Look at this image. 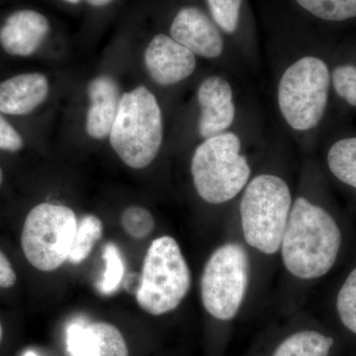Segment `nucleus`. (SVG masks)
<instances>
[{
  "mask_svg": "<svg viewBox=\"0 0 356 356\" xmlns=\"http://www.w3.org/2000/svg\"><path fill=\"white\" fill-rule=\"evenodd\" d=\"M2 182H3V172H2L1 166H0V186H1Z\"/></svg>",
  "mask_w": 356,
  "mask_h": 356,
  "instance_id": "nucleus-29",
  "label": "nucleus"
},
{
  "mask_svg": "<svg viewBox=\"0 0 356 356\" xmlns=\"http://www.w3.org/2000/svg\"><path fill=\"white\" fill-rule=\"evenodd\" d=\"M3 325H2L1 321H0V343H1L2 339H3Z\"/></svg>",
  "mask_w": 356,
  "mask_h": 356,
  "instance_id": "nucleus-28",
  "label": "nucleus"
},
{
  "mask_svg": "<svg viewBox=\"0 0 356 356\" xmlns=\"http://www.w3.org/2000/svg\"><path fill=\"white\" fill-rule=\"evenodd\" d=\"M121 224L129 236L140 240L151 235L156 222L153 215L146 208L130 206L122 213Z\"/></svg>",
  "mask_w": 356,
  "mask_h": 356,
  "instance_id": "nucleus-22",
  "label": "nucleus"
},
{
  "mask_svg": "<svg viewBox=\"0 0 356 356\" xmlns=\"http://www.w3.org/2000/svg\"><path fill=\"white\" fill-rule=\"evenodd\" d=\"M341 245L334 218L320 206L297 198L281 241L283 264L300 280H316L331 270Z\"/></svg>",
  "mask_w": 356,
  "mask_h": 356,
  "instance_id": "nucleus-1",
  "label": "nucleus"
},
{
  "mask_svg": "<svg viewBox=\"0 0 356 356\" xmlns=\"http://www.w3.org/2000/svg\"><path fill=\"white\" fill-rule=\"evenodd\" d=\"M191 173L196 191L206 202L222 204L235 198L250 177L238 136L224 132L204 140L192 156Z\"/></svg>",
  "mask_w": 356,
  "mask_h": 356,
  "instance_id": "nucleus-4",
  "label": "nucleus"
},
{
  "mask_svg": "<svg viewBox=\"0 0 356 356\" xmlns=\"http://www.w3.org/2000/svg\"><path fill=\"white\" fill-rule=\"evenodd\" d=\"M337 309L344 327L356 334V268L351 271L339 290Z\"/></svg>",
  "mask_w": 356,
  "mask_h": 356,
  "instance_id": "nucleus-21",
  "label": "nucleus"
},
{
  "mask_svg": "<svg viewBox=\"0 0 356 356\" xmlns=\"http://www.w3.org/2000/svg\"><path fill=\"white\" fill-rule=\"evenodd\" d=\"M332 83L337 95L351 106L356 107V67L339 65L332 72Z\"/></svg>",
  "mask_w": 356,
  "mask_h": 356,
  "instance_id": "nucleus-24",
  "label": "nucleus"
},
{
  "mask_svg": "<svg viewBox=\"0 0 356 356\" xmlns=\"http://www.w3.org/2000/svg\"><path fill=\"white\" fill-rule=\"evenodd\" d=\"M327 165L337 179L356 189V137L334 143L327 154Z\"/></svg>",
  "mask_w": 356,
  "mask_h": 356,
  "instance_id": "nucleus-17",
  "label": "nucleus"
},
{
  "mask_svg": "<svg viewBox=\"0 0 356 356\" xmlns=\"http://www.w3.org/2000/svg\"><path fill=\"white\" fill-rule=\"evenodd\" d=\"M17 281V275L8 257L0 250V288L13 287Z\"/></svg>",
  "mask_w": 356,
  "mask_h": 356,
  "instance_id": "nucleus-26",
  "label": "nucleus"
},
{
  "mask_svg": "<svg viewBox=\"0 0 356 356\" xmlns=\"http://www.w3.org/2000/svg\"><path fill=\"white\" fill-rule=\"evenodd\" d=\"M91 6L102 7L106 6L113 2L114 0H86Z\"/></svg>",
  "mask_w": 356,
  "mask_h": 356,
  "instance_id": "nucleus-27",
  "label": "nucleus"
},
{
  "mask_svg": "<svg viewBox=\"0 0 356 356\" xmlns=\"http://www.w3.org/2000/svg\"><path fill=\"white\" fill-rule=\"evenodd\" d=\"M64 1L69 2V3L72 4H76L79 3V2L81 1V0H64Z\"/></svg>",
  "mask_w": 356,
  "mask_h": 356,
  "instance_id": "nucleus-30",
  "label": "nucleus"
},
{
  "mask_svg": "<svg viewBox=\"0 0 356 356\" xmlns=\"http://www.w3.org/2000/svg\"><path fill=\"white\" fill-rule=\"evenodd\" d=\"M50 23L43 14L30 9L11 13L0 28V44L7 54L30 57L48 36Z\"/></svg>",
  "mask_w": 356,
  "mask_h": 356,
  "instance_id": "nucleus-13",
  "label": "nucleus"
},
{
  "mask_svg": "<svg viewBox=\"0 0 356 356\" xmlns=\"http://www.w3.org/2000/svg\"><path fill=\"white\" fill-rule=\"evenodd\" d=\"M109 138L115 153L129 168L142 170L156 159L163 140V115L146 86L121 96Z\"/></svg>",
  "mask_w": 356,
  "mask_h": 356,
  "instance_id": "nucleus-2",
  "label": "nucleus"
},
{
  "mask_svg": "<svg viewBox=\"0 0 356 356\" xmlns=\"http://www.w3.org/2000/svg\"><path fill=\"white\" fill-rule=\"evenodd\" d=\"M103 235V224L99 218L88 215L77 222L76 235L67 261L79 264L90 255L95 243Z\"/></svg>",
  "mask_w": 356,
  "mask_h": 356,
  "instance_id": "nucleus-18",
  "label": "nucleus"
},
{
  "mask_svg": "<svg viewBox=\"0 0 356 356\" xmlns=\"http://www.w3.org/2000/svg\"><path fill=\"white\" fill-rule=\"evenodd\" d=\"M291 208V192L282 178L273 175L254 178L241 202L245 242L266 254L277 252Z\"/></svg>",
  "mask_w": 356,
  "mask_h": 356,
  "instance_id": "nucleus-5",
  "label": "nucleus"
},
{
  "mask_svg": "<svg viewBox=\"0 0 356 356\" xmlns=\"http://www.w3.org/2000/svg\"><path fill=\"white\" fill-rule=\"evenodd\" d=\"M321 19L343 21L356 17V0H296Z\"/></svg>",
  "mask_w": 356,
  "mask_h": 356,
  "instance_id": "nucleus-20",
  "label": "nucleus"
},
{
  "mask_svg": "<svg viewBox=\"0 0 356 356\" xmlns=\"http://www.w3.org/2000/svg\"><path fill=\"white\" fill-rule=\"evenodd\" d=\"M145 65L156 84L175 86L193 74L195 55L184 44L166 35H156L145 51Z\"/></svg>",
  "mask_w": 356,
  "mask_h": 356,
  "instance_id": "nucleus-9",
  "label": "nucleus"
},
{
  "mask_svg": "<svg viewBox=\"0 0 356 356\" xmlns=\"http://www.w3.org/2000/svg\"><path fill=\"white\" fill-rule=\"evenodd\" d=\"M201 109L198 131L203 139L224 133L233 124L236 107L231 84L221 76L204 79L197 91Z\"/></svg>",
  "mask_w": 356,
  "mask_h": 356,
  "instance_id": "nucleus-12",
  "label": "nucleus"
},
{
  "mask_svg": "<svg viewBox=\"0 0 356 356\" xmlns=\"http://www.w3.org/2000/svg\"><path fill=\"white\" fill-rule=\"evenodd\" d=\"M191 287V269L177 241L170 236L154 240L136 291L140 308L154 317L165 315L177 310Z\"/></svg>",
  "mask_w": 356,
  "mask_h": 356,
  "instance_id": "nucleus-3",
  "label": "nucleus"
},
{
  "mask_svg": "<svg viewBox=\"0 0 356 356\" xmlns=\"http://www.w3.org/2000/svg\"><path fill=\"white\" fill-rule=\"evenodd\" d=\"M49 81L40 72L10 77L0 83V113L20 116L31 113L47 99Z\"/></svg>",
  "mask_w": 356,
  "mask_h": 356,
  "instance_id": "nucleus-15",
  "label": "nucleus"
},
{
  "mask_svg": "<svg viewBox=\"0 0 356 356\" xmlns=\"http://www.w3.org/2000/svg\"><path fill=\"white\" fill-rule=\"evenodd\" d=\"M207 2L215 22L229 34L235 32L243 0H207Z\"/></svg>",
  "mask_w": 356,
  "mask_h": 356,
  "instance_id": "nucleus-23",
  "label": "nucleus"
},
{
  "mask_svg": "<svg viewBox=\"0 0 356 356\" xmlns=\"http://www.w3.org/2000/svg\"><path fill=\"white\" fill-rule=\"evenodd\" d=\"M248 274L247 250L240 243H225L211 254L201 277V299L209 315L224 322L238 315L247 292Z\"/></svg>",
  "mask_w": 356,
  "mask_h": 356,
  "instance_id": "nucleus-8",
  "label": "nucleus"
},
{
  "mask_svg": "<svg viewBox=\"0 0 356 356\" xmlns=\"http://www.w3.org/2000/svg\"><path fill=\"white\" fill-rule=\"evenodd\" d=\"M24 356H37V355H35L34 353H32V351H28V353H26V355Z\"/></svg>",
  "mask_w": 356,
  "mask_h": 356,
  "instance_id": "nucleus-31",
  "label": "nucleus"
},
{
  "mask_svg": "<svg viewBox=\"0 0 356 356\" xmlns=\"http://www.w3.org/2000/svg\"><path fill=\"white\" fill-rule=\"evenodd\" d=\"M23 145L20 134L0 114V149L18 152L22 149Z\"/></svg>",
  "mask_w": 356,
  "mask_h": 356,
  "instance_id": "nucleus-25",
  "label": "nucleus"
},
{
  "mask_svg": "<svg viewBox=\"0 0 356 356\" xmlns=\"http://www.w3.org/2000/svg\"><path fill=\"white\" fill-rule=\"evenodd\" d=\"M102 259L105 262V270L102 280L97 283V289L102 295L109 296L120 287L125 275V264L120 250L113 243L105 245Z\"/></svg>",
  "mask_w": 356,
  "mask_h": 356,
  "instance_id": "nucleus-19",
  "label": "nucleus"
},
{
  "mask_svg": "<svg viewBox=\"0 0 356 356\" xmlns=\"http://www.w3.org/2000/svg\"><path fill=\"white\" fill-rule=\"evenodd\" d=\"M330 72L324 60L304 57L290 65L278 86V104L290 127L308 131L320 123L327 108Z\"/></svg>",
  "mask_w": 356,
  "mask_h": 356,
  "instance_id": "nucleus-7",
  "label": "nucleus"
},
{
  "mask_svg": "<svg viewBox=\"0 0 356 356\" xmlns=\"http://www.w3.org/2000/svg\"><path fill=\"white\" fill-rule=\"evenodd\" d=\"M76 227V213L67 206H35L21 233V248L27 261L43 273L57 270L67 261Z\"/></svg>",
  "mask_w": 356,
  "mask_h": 356,
  "instance_id": "nucleus-6",
  "label": "nucleus"
},
{
  "mask_svg": "<svg viewBox=\"0 0 356 356\" xmlns=\"http://www.w3.org/2000/svg\"><path fill=\"white\" fill-rule=\"evenodd\" d=\"M70 356H129L125 337L108 322H77L67 332Z\"/></svg>",
  "mask_w": 356,
  "mask_h": 356,
  "instance_id": "nucleus-10",
  "label": "nucleus"
},
{
  "mask_svg": "<svg viewBox=\"0 0 356 356\" xmlns=\"http://www.w3.org/2000/svg\"><path fill=\"white\" fill-rule=\"evenodd\" d=\"M334 343L331 337L304 330L285 337L271 356H329Z\"/></svg>",
  "mask_w": 356,
  "mask_h": 356,
  "instance_id": "nucleus-16",
  "label": "nucleus"
},
{
  "mask_svg": "<svg viewBox=\"0 0 356 356\" xmlns=\"http://www.w3.org/2000/svg\"><path fill=\"white\" fill-rule=\"evenodd\" d=\"M170 37L199 57L216 58L224 50L219 30L197 7H184L177 13L170 26Z\"/></svg>",
  "mask_w": 356,
  "mask_h": 356,
  "instance_id": "nucleus-11",
  "label": "nucleus"
},
{
  "mask_svg": "<svg viewBox=\"0 0 356 356\" xmlns=\"http://www.w3.org/2000/svg\"><path fill=\"white\" fill-rule=\"evenodd\" d=\"M88 95L90 105L86 114V132L92 139H105L118 112L120 88L113 77L96 76L88 83Z\"/></svg>",
  "mask_w": 356,
  "mask_h": 356,
  "instance_id": "nucleus-14",
  "label": "nucleus"
}]
</instances>
